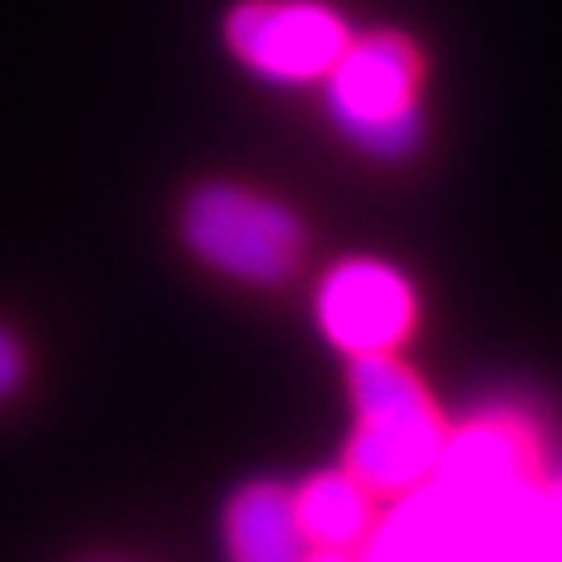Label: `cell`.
I'll return each instance as SVG.
<instances>
[{
	"mask_svg": "<svg viewBox=\"0 0 562 562\" xmlns=\"http://www.w3.org/2000/svg\"><path fill=\"white\" fill-rule=\"evenodd\" d=\"M333 130L371 160H406L426 137V59L406 32H351L321 79Z\"/></svg>",
	"mask_w": 562,
	"mask_h": 562,
	"instance_id": "1",
	"label": "cell"
},
{
	"mask_svg": "<svg viewBox=\"0 0 562 562\" xmlns=\"http://www.w3.org/2000/svg\"><path fill=\"white\" fill-rule=\"evenodd\" d=\"M356 434L348 441V473L371 496H398L430 481L446 426L411 368L391 351L351 356Z\"/></svg>",
	"mask_w": 562,
	"mask_h": 562,
	"instance_id": "2",
	"label": "cell"
},
{
	"mask_svg": "<svg viewBox=\"0 0 562 562\" xmlns=\"http://www.w3.org/2000/svg\"><path fill=\"white\" fill-rule=\"evenodd\" d=\"M184 246L215 273L243 285H278L305 255L301 215L258 188L207 180L180 207Z\"/></svg>",
	"mask_w": 562,
	"mask_h": 562,
	"instance_id": "3",
	"label": "cell"
},
{
	"mask_svg": "<svg viewBox=\"0 0 562 562\" xmlns=\"http://www.w3.org/2000/svg\"><path fill=\"white\" fill-rule=\"evenodd\" d=\"M351 40V24L328 0H238L223 16L231 59L270 87H313Z\"/></svg>",
	"mask_w": 562,
	"mask_h": 562,
	"instance_id": "4",
	"label": "cell"
},
{
	"mask_svg": "<svg viewBox=\"0 0 562 562\" xmlns=\"http://www.w3.org/2000/svg\"><path fill=\"white\" fill-rule=\"evenodd\" d=\"M430 484L481 531L543 484L536 481V446L524 426L508 418H476L446 434Z\"/></svg>",
	"mask_w": 562,
	"mask_h": 562,
	"instance_id": "5",
	"label": "cell"
},
{
	"mask_svg": "<svg viewBox=\"0 0 562 562\" xmlns=\"http://www.w3.org/2000/svg\"><path fill=\"white\" fill-rule=\"evenodd\" d=\"M418 301L406 273L383 258H344L321 278L316 321L325 336L348 356L395 351L411 336Z\"/></svg>",
	"mask_w": 562,
	"mask_h": 562,
	"instance_id": "6",
	"label": "cell"
},
{
	"mask_svg": "<svg viewBox=\"0 0 562 562\" xmlns=\"http://www.w3.org/2000/svg\"><path fill=\"white\" fill-rule=\"evenodd\" d=\"M363 562H469L476 554L465 516L430 481L398 492V504L375 516Z\"/></svg>",
	"mask_w": 562,
	"mask_h": 562,
	"instance_id": "7",
	"label": "cell"
},
{
	"mask_svg": "<svg viewBox=\"0 0 562 562\" xmlns=\"http://www.w3.org/2000/svg\"><path fill=\"white\" fill-rule=\"evenodd\" d=\"M227 551L235 562H301L308 539L293 512V492L255 481L227 504Z\"/></svg>",
	"mask_w": 562,
	"mask_h": 562,
	"instance_id": "8",
	"label": "cell"
},
{
	"mask_svg": "<svg viewBox=\"0 0 562 562\" xmlns=\"http://www.w3.org/2000/svg\"><path fill=\"white\" fill-rule=\"evenodd\" d=\"M293 512L308 543L328 547H356L375 524L371 492L356 476L344 473H316L293 492Z\"/></svg>",
	"mask_w": 562,
	"mask_h": 562,
	"instance_id": "9",
	"label": "cell"
},
{
	"mask_svg": "<svg viewBox=\"0 0 562 562\" xmlns=\"http://www.w3.org/2000/svg\"><path fill=\"white\" fill-rule=\"evenodd\" d=\"M481 554L484 562H562V527L554 524V512H551V519L539 524L536 531H527V536Z\"/></svg>",
	"mask_w": 562,
	"mask_h": 562,
	"instance_id": "10",
	"label": "cell"
},
{
	"mask_svg": "<svg viewBox=\"0 0 562 562\" xmlns=\"http://www.w3.org/2000/svg\"><path fill=\"white\" fill-rule=\"evenodd\" d=\"M24 379V351H20L16 336L0 325V398H9Z\"/></svg>",
	"mask_w": 562,
	"mask_h": 562,
	"instance_id": "11",
	"label": "cell"
},
{
	"mask_svg": "<svg viewBox=\"0 0 562 562\" xmlns=\"http://www.w3.org/2000/svg\"><path fill=\"white\" fill-rule=\"evenodd\" d=\"M301 562H363L351 547H328V543H313V551L301 554Z\"/></svg>",
	"mask_w": 562,
	"mask_h": 562,
	"instance_id": "12",
	"label": "cell"
},
{
	"mask_svg": "<svg viewBox=\"0 0 562 562\" xmlns=\"http://www.w3.org/2000/svg\"><path fill=\"white\" fill-rule=\"evenodd\" d=\"M551 512H554V524L562 527V481L551 488Z\"/></svg>",
	"mask_w": 562,
	"mask_h": 562,
	"instance_id": "13",
	"label": "cell"
},
{
	"mask_svg": "<svg viewBox=\"0 0 562 562\" xmlns=\"http://www.w3.org/2000/svg\"><path fill=\"white\" fill-rule=\"evenodd\" d=\"M469 562H484V559H481V554H473V559H469Z\"/></svg>",
	"mask_w": 562,
	"mask_h": 562,
	"instance_id": "14",
	"label": "cell"
}]
</instances>
